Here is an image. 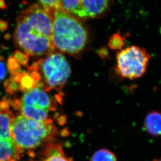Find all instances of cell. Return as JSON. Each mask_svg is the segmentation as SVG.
I'll return each instance as SVG.
<instances>
[{
  "label": "cell",
  "mask_w": 161,
  "mask_h": 161,
  "mask_svg": "<svg viewBox=\"0 0 161 161\" xmlns=\"http://www.w3.org/2000/svg\"><path fill=\"white\" fill-rule=\"evenodd\" d=\"M123 44V40L122 39V37L120 36L117 35L113 36L109 42V46L113 49L120 48Z\"/></svg>",
  "instance_id": "cell-17"
},
{
  "label": "cell",
  "mask_w": 161,
  "mask_h": 161,
  "mask_svg": "<svg viewBox=\"0 0 161 161\" xmlns=\"http://www.w3.org/2000/svg\"><path fill=\"white\" fill-rule=\"evenodd\" d=\"M90 161H117L115 155L108 149H101L94 152Z\"/></svg>",
  "instance_id": "cell-12"
},
{
  "label": "cell",
  "mask_w": 161,
  "mask_h": 161,
  "mask_svg": "<svg viewBox=\"0 0 161 161\" xmlns=\"http://www.w3.org/2000/svg\"><path fill=\"white\" fill-rule=\"evenodd\" d=\"M11 131L19 152L52 142L58 134L52 119L35 120L21 114L13 119Z\"/></svg>",
  "instance_id": "cell-3"
},
{
  "label": "cell",
  "mask_w": 161,
  "mask_h": 161,
  "mask_svg": "<svg viewBox=\"0 0 161 161\" xmlns=\"http://www.w3.org/2000/svg\"><path fill=\"white\" fill-rule=\"evenodd\" d=\"M6 76V69L5 65L4 60L0 55V82L4 79Z\"/></svg>",
  "instance_id": "cell-18"
},
{
  "label": "cell",
  "mask_w": 161,
  "mask_h": 161,
  "mask_svg": "<svg viewBox=\"0 0 161 161\" xmlns=\"http://www.w3.org/2000/svg\"><path fill=\"white\" fill-rule=\"evenodd\" d=\"M11 77L18 82L19 91L24 92L35 88L36 83L40 80V77L38 72L32 70L22 72L19 74Z\"/></svg>",
  "instance_id": "cell-9"
},
{
  "label": "cell",
  "mask_w": 161,
  "mask_h": 161,
  "mask_svg": "<svg viewBox=\"0 0 161 161\" xmlns=\"http://www.w3.org/2000/svg\"><path fill=\"white\" fill-rule=\"evenodd\" d=\"M16 161V160H9V161Z\"/></svg>",
  "instance_id": "cell-22"
},
{
  "label": "cell",
  "mask_w": 161,
  "mask_h": 161,
  "mask_svg": "<svg viewBox=\"0 0 161 161\" xmlns=\"http://www.w3.org/2000/svg\"><path fill=\"white\" fill-rule=\"evenodd\" d=\"M47 11L52 18V38L55 49L69 54L80 53L87 40V31L81 22L58 6Z\"/></svg>",
  "instance_id": "cell-2"
},
{
  "label": "cell",
  "mask_w": 161,
  "mask_h": 161,
  "mask_svg": "<svg viewBox=\"0 0 161 161\" xmlns=\"http://www.w3.org/2000/svg\"><path fill=\"white\" fill-rule=\"evenodd\" d=\"M43 89L36 87L25 92L19 99L15 100L13 107L20 114L35 120H44L49 118V114L57 108V103Z\"/></svg>",
  "instance_id": "cell-5"
},
{
  "label": "cell",
  "mask_w": 161,
  "mask_h": 161,
  "mask_svg": "<svg viewBox=\"0 0 161 161\" xmlns=\"http://www.w3.org/2000/svg\"><path fill=\"white\" fill-rule=\"evenodd\" d=\"M6 66L8 71L12 76L19 74L23 72L21 70L20 65L18 64L17 61H16L15 59L13 56L9 57L8 58Z\"/></svg>",
  "instance_id": "cell-13"
},
{
  "label": "cell",
  "mask_w": 161,
  "mask_h": 161,
  "mask_svg": "<svg viewBox=\"0 0 161 161\" xmlns=\"http://www.w3.org/2000/svg\"><path fill=\"white\" fill-rule=\"evenodd\" d=\"M4 86L7 92L9 94H14L17 92V91H19L18 82L15 80L12 77L5 81L4 82Z\"/></svg>",
  "instance_id": "cell-14"
},
{
  "label": "cell",
  "mask_w": 161,
  "mask_h": 161,
  "mask_svg": "<svg viewBox=\"0 0 161 161\" xmlns=\"http://www.w3.org/2000/svg\"><path fill=\"white\" fill-rule=\"evenodd\" d=\"M28 70L38 72L40 80L36 87L47 92L52 90L61 91L70 75V66L65 56L59 53H52L45 58L40 59L28 67Z\"/></svg>",
  "instance_id": "cell-4"
},
{
  "label": "cell",
  "mask_w": 161,
  "mask_h": 161,
  "mask_svg": "<svg viewBox=\"0 0 161 161\" xmlns=\"http://www.w3.org/2000/svg\"><path fill=\"white\" fill-rule=\"evenodd\" d=\"M153 161H161V160H160V158L159 159H154Z\"/></svg>",
  "instance_id": "cell-21"
},
{
  "label": "cell",
  "mask_w": 161,
  "mask_h": 161,
  "mask_svg": "<svg viewBox=\"0 0 161 161\" xmlns=\"http://www.w3.org/2000/svg\"><path fill=\"white\" fill-rule=\"evenodd\" d=\"M51 14L41 5L33 4L20 13L14 34L15 46L28 56H40L54 51Z\"/></svg>",
  "instance_id": "cell-1"
},
{
  "label": "cell",
  "mask_w": 161,
  "mask_h": 161,
  "mask_svg": "<svg viewBox=\"0 0 161 161\" xmlns=\"http://www.w3.org/2000/svg\"><path fill=\"white\" fill-rule=\"evenodd\" d=\"M61 0H39L41 5L46 10H50L58 6Z\"/></svg>",
  "instance_id": "cell-16"
},
{
  "label": "cell",
  "mask_w": 161,
  "mask_h": 161,
  "mask_svg": "<svg viewBox=\"0 0 161 161\" xmlns=\"http://www.w3.org/2000/svg\"><path fill=\"white\" fill-rule=\"evenodd\" d=\"M15 117L6 99L0 102V161L17 160L20 152L11 134V125Z\"/></svg>",
  "instance_id": "cell-7"
},
{
  "label": "cell",
  "mask_w": 161,
  "mask_h": 161,
  "mask_svg": "<svg viewBox=\"0 0 161 161\" xmlns=\"http://www.w3.org/2000/svg\"><path fill=\"white\" fill-rule=\"evenodd\" d=\"M161 114L157 111L149 112L144 119V126L147 133L157 137L161 134Z\"/></svg>",
  "instance_id": "cell-11"
},
{
  "label": "cell",
  "mask_w": 161,
  "mask_h": 161,
  "mask_svg": "<svg viewBox=\"0 0 161 161\" xmlns=\"http://www.w3.org/2000/svg\"><path fill=\"white\" fill-rule=\"evenodd\" d=\"M113 0H61L58 6L68 14L81 19L103 15Z\"/></svg>",
  "instance_id": "cell-8"
},
{
  "label": "cell",
  "mask_w": 161,
  "mask_h": 161,
  "mask_svg": "<svg viewBox=\"0 0 161 161\" xmlns=\"http://www.w3.org/2000/svg\"><path fill=\"white\" fill-rule=\"evenodd\" d=\"M42 155V161H72L66 155L61 144L52 142L46 144Z\"/></svg>",
  "instance_id": "cell-10"
},
{
  "label": "cell",
  "mask_w": 161,
  "mask_h": 161,
  "mask_svg": "<svg viewBox=\"0 0 161 161\" xmlns=\"http://www.w3.org/2000/svg\"><path fill=\"white\" fill-rule=\"evenodd\" d=\"M13 57L15 59L16 61H17L20 65H22L25 67L28 66V64L29 62V57L27 55H26L20 51L16 50L14 52Z\"/></svg>",
  "instance_id": "cell-15"
},
{
  "label": "cell",
  "mask_w": 161,
  "mask_h": 161,
  "mask_svg": "<svg viewBox=\"0 0 161 161\" xmlns=\"http://www.w3.org/2000/svg\"><path fill=\"white\" fill-rule=\"evenodd\" d=\"M8 23L6 21L0 20V31H4L7 30L8 28Z\"/></svg>",
  "instance_id": "cell-19"
},
{
  "label": "cell",
  "mask_w": 161,
  "mask_h": 161,
  "mask_svg": "<svg viewBox=\"0 0 161 161\" xmlns=\"http://www.w3.org/2000/svg\"><path fill=\"white\" fill-rule=\"evenodd\" d=\"M116 72L122 77L138 78L146 72L150 56L145 49L131 46L117 53Z\"/></svg>",
  "instance_id": "cell-6"
},
{
  "label": "cell",
  "mask_w": 161,
  "mask_h": 161,
  "mask_svg": "<svg viewBox=\"0 0 161 161\" xmlns=\"http://www.w3.org/2000/svg\"><path fill=\"white\" fill-rule=\"evenodd\" d=\"M6 8L7 5L5 2L4 0H0V9H5Z\"/></svg>",
  "instance_id": "cell-20"
}]
</instances>
